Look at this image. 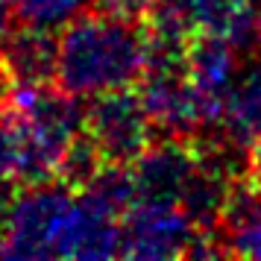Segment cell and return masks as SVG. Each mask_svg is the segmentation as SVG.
Wrapping results in <instances>:
<instances>
[{
	"instance_id": "obj_1",
	"label": "cell",
	"mask_w": 261,
	"mask_h": 261,
	"mask_svg": "<svg viewBox=\"0 0 261 261\" xmlns=\"http://www.w3.org/2000/svg\"><path fill=\"white\" fill-rule=\"evenodd\" d=\"M147 53L150 38L144 18L106 9L83 12L68 27H62L56 83L83 100L132 88L147 71Z\"/></svg>"
},
{
	"instance_id": "obj_2",
	"label": "cell",
	"mask_w": 261,
	"mask_h": 261,
	"mask_svg": "<svg viewBox=\"0 0 261 261\" xmlns=\"http://www.w3.org/2000/svg\"><path fill=\"white\" fill-rule=\"evenodd\" d=\"M0 115L12 132L18 182L59 179L71 144L85 132L83 97L68 94L62 85L53 88L50 83L12 85Z\"/></svg>"
},
{
	"instance_id": "obj_3",
	"label": "cell",
	"mask_w": 261,
	"mask_h": 261,
	"mask_svg": "<svg viewBox=\"0 0 261 261\" xmlns=\"http://www.w3.org/2000/svg\"><path fill=\"white\" fill-rule=\"evenodd\" d=\"M76 208V188L65 179L24 182L0 205L3 258H62Z\"/></svg>"
},
{
	"instance_id": "obj_4",
	"label": "cell",
	"mask_w": 261,
	"mask_h": 261,
	"mask_svg": "<svg viewBox=\"0 0 261 261\" xmlns=\"http://www.w3.org/2000/svg\"><path fill=\"white\" fill-rule=\"evenodd\" d=\"M85 135L103 162L129 165L155 141V126L138 88H118L91 97L85 106Z\"/></svg>"
},
{
	"instance_id": "obj_5",
	"label": "cell",
	"mask_w": 261,
	"mask_h": 261,
	"mask_svg": "<svg viewBox=\"0 0 261 261\" xmlns=\"http://www.w3.org/2000/svg\"><path fill=\"white\" fill-rule=\"evenodd\" d=\"M135 88L147 106L159 138L194 141L205 132V109L197 94V85L191 83L188 65L147 68Z\"/></svg>"
},
{
	"instance_id": "obj_6",
	"label": "cell",
	"mask_w": 261,
	"mask_h": 261,
	"mask_svg": "<svg viewBox=\"0 0 261 261\" xmlns=\"http://www.w3.org/2000/svg\"><path fill=\"white\" fill-rule=\"evenodd\" d=\"M197 226L176 202L138 200L120 217V255L141 261L185 258Z\"/></svg>"
},
{
	"instance_id": "obj_7",
	"label": "cell",
	"mask_w": 261,
	"mask_h": 261,
	"mask_svg": "<svg viewBox=\"0 0 261 261\" xmlns=\"http://www.w3.org/2000/svg\"><path fill=\"white\" fill-rule=\"evenodd\" d=\"M241 50L220 36H194L188 50V73L197 85V94L205 109V132L220 129L229 106V97L235 91L241 76Z\"/></svg>"
},
{
	"instance_id": "obj_8",
	"label": "cell",
	"mask_w": 261,
	"mask_h": 261,
	"mask_svg": "<svg viewBox=\"0 0 261 261\" xmlns=\"http://www.w3.org/2000/svg\"><path fill=\"white\" fill-rule=\"evenodd\" d=\"M191 36H220L232 41L241 53L261 44L258 15L244 0H153Z\"/></svg>"
},
{
	"instance_id": "obj_9",
	"label": "cell",
	"mask_w": 261,
	"mask_h": 261,
	"mask_svg": "<svg viewBox=\"0 0 261 261\" xmlns=\"http://www.w3.org/2000/svg\"><path fill=\"white\" fill-rule=\"evenodd\" d=\"M138 200L176 202L197 167V147L185 138H155L135 162H129Z\"/></svg>"
},
{
	"instance_id": "obj_10",
	"label": "cell",
	"mask_w": 261,
	"mask_h": 261,
	"mask_svg": "<svg viewBox=\"0 0 261 261\" xmlns=\"http://www.w3.org/2000/svg\"><path fill=\"white\" fill-rule=\"evenodd\" d=\"M59 36L53 30L18 24L0 41V71L9 85H44L56 80Z\"/></svg>"
},
{
	"instance_id": "obj_11",
	"label": "cell",
	"mask_w": 261,
	"mask_h": 261,
	"mask_svg": "<svg viewBox=\"0 0 261 261\" xmlns=\"http://www.w3.org/2000/svg\"><path fill=\"white\" fill-rule=\"evenodd\" d=\"M217 132L247 150L261 141V65L241 71Z\"/></svg>"
},
{
	"instance_id": "obj_12",
	"label": "cell",
	"mask_w": 261,
	"mask_h": 261,
	"mask_svg": "<svg viewBox=\"0 0 261 261\" xmlns=\"http://www.w3.org/2000/svg\"><path fill=\"white\" fill-rule=\"evenodd\" d=\"M15 12V21L27 27H41V30H62L73 18L88 12L91 0H9Z\"/></svg>"
},
{
	"instance_id": "obj_13",
	"label": "cell",
	"mask_w": 261,
	"mask_h": 261,
	"mask_svg": "<svg viewBox=\"0 0 261 261\" xmlns=\"http://www.w3.org/2000/svg\"><path fill=\"white\" fill-rule=\"evenodd\" d=\"M223 241L232 258H258L261 261V217L238 226V229L223 232Z\"/></svg>"
},
{
	"instance_id": "obj_14",
	"label": "cell",
	"mask_w": 261,
	"mask_h": 261,
	"mask_svg": "<svg viewBox=\"0 0 261 261\" xmlns=\"http://www.w3.org/2000/svg\"><path fill=\"white\" fill-rule=\"evenodd\" d=\"M18 173H15V147H12V132H9V123L0 115V194L9 188V182H15Z\"/></svg>"
},
{
	"instance_id": "obj_15",
	"label": "cell",
	"mask_w": 261,
	"mask_h": 261,
	"mask_svg": "<svg viewBox=\"0 0 261 261\" xmlns=\"http://www.w3.org/2000/svg\"><path fill=\"white\" fill-rule=\"evenodd\" d=\"M247 176L261 188V141L249 147V159H247Z\"/></svg>"
},
{
	"instance_id": "obj_16",
	"label": "cell",
	"mask_w": 261,
	"mask_h": 261,
	"mask_svg": "<svg viewBox=\"0 0 261 261\" xmlns=\"http://www.w3.org/2000/svg\"><path fill=\"white\" fill-rule=\"evenodd\" d=\"M15 27H18V21H15V12H12V6H9V0H0V41L9 36Z\"/></svg>"
},
{
	"instance_id": "obj_17",
	"label": "cell",
	"mask_w": 261,
	"mask_h": 261,
	"mask_svg": "<svg viewBox=\"0 0 261 261\" xmlns=\"http://www.w3.org/2000/svg\"><path fill=\"white\" fill-rule=\"evenodd\" d=\"M6 91H9V80L3 76V71H0V109H3V100H6Z\"/></svg>"
},
{
	"instance_id": "obj_18",
	"label": "cell",
	"mask_w": 261,
	"mask_h": 261,
	"mask_svg": "<svg viewBox=\"0 0 261 261\" xmlns=\"http://www.w3.org/2000/svg\"><path fill=\"white\" fill-rule=\"evenodd\" d=\"M244 3H252V6H255V3H261V0H244Z\"/></svg>"
},
{
	"instance_id": "obj_19",
	"label": "cell",
	"mask_w": 261,
	"mask_h": 261,
	"mask_svg": "<svg viewBox=\"0 0 261 261\" xmlns=\"http://www.w3.org/2000/svg\"><path fill=\"white\" fill-rule=\"evenodd\" d=\"M258 33H261V15H258Z\"/></svg>"
}]
</instances>
